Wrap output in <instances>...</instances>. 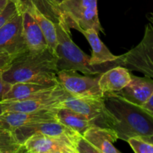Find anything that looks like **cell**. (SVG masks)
<instances>
[{
	"instance_id": "6da1fadb",
	"label": "cell",
	"mask_w": 153,
	"mask_h": 153,
	"mask_svg": "<svg viewBox=\"0 0 153 153\" xmlns=\"http://www.w3.org/2000/svg\"><path fill=\"white\" fill-rule=\"evenodd\" d=\"M57 61L58 57L50 47L39 52L27 50L13 58L1 76L10 85L17 82L57 85Z\"/></svg>"
},
{
	"instance_id": "7a4b0ae2",
	"label": "cell",
	"mask_w": 153,
	"mask_h": 153,
	"mask_svg": "<svg viewBox=\"0 0 153 153\" xmlns=\"http://www.w3.org/2000/svg\"><path fill=\"white\" fill-rule=\"evenodd\" d=\"M105 105L111 116V128L118 139L127 141L131 137H147L153 134V117L141 106L131 102L116 93L105 94Z\"/></svg>"
},
{
	"instance_id": "3957f363",
	"label": "cell",
	"mask_w": 153,
	"mask_h": 153,
	"mask_svg": "<svg viewBox=\"0 0 153 153\" xmlns=\"http://www.w3.org/2000/svg\"><path fill=\"white\" fill-rule=\"evenodd\" d=\"M56 28L57 46L55 54L58 57L57 69L60 70H76L86 76L100 75L109 69L123 65V55L117 59L100 64H91V56L85 54L70 37V30L64 18L55 22Z\"/></svg>"
},
{
	"instance_id": "277c9868",
	"label": "cell",
	"mask_w": 153,
	"mask_h": 153,
	"mask_svg": "<svg viewBox=\"0 0 153 153\" xmlns=\"http://www.w3.org/2000/svg\"><path fill=\"white\" fill-rule=\"evenodd\" d=\"M58 8L70 28L80 32L94 28L98 33H105L99 19L97 0H64Z\"/></svg>"
},
{
	"instance_id": "5b68a950",
	"label": "cell",
	"mask_w": 153,
	"mask_h": 153,
	"mask_svg": "<svg viewBox=\"0 0 153 153\" xmlns=\"http://www.w3.org/2000/svg\"><path fill=\"white\" fill-rule=\"evenodd\" d=\"M123 67L153 79V25L146 24L141 41L123 55Z\"/></svg>"
},
{
	"instance_id": "8992f818",
	"label": "cell",
	"mask_w": 153,
	"mask_h": 153,
	"mask_svg": "<svg viewBox=\"0 0 153 153\" xmlns=\"http://www.w3.org/2000/svg\"><path fill=\"white\" fill-rule=\"evenodd\" d=\"M70 96L58 82L49 89L23 101L2 102L5 111H37L61 106Z\"/></svg>"
},
{
	"instance_id": "52a82bcc",
	"label": "cell",
	"mask_w": 153,
	"mask_h": 153,
	"mask_svg": "<svg viewBox=\"0 0 153 153\" xmlns=\"http://www.w3.org/2000/svg\"><path fill=\"white\" fill-rule=\"evenodd\" d=\"M100 76H81L76 70H60L57 78L60 85L72 97L76 98H102L104 94L98 85Z\"/></svg>"
},
{
	"instance_id": "ba28073f",
	"label": "cell",
	"mask_w": 153,
	"mask_h": 153,
	"mask_svg": "<svg viewBox=\"0 0 153 153\" xmlns=\"http://www.w3.org/2000/svg\"><path fill=\"white\" fill-rule=\"evenodd\" d=\"M117 133L105 127H90L82 134L77 144L78 153H120L113 143L117 140Z\"/></svg>"
},
{
	"instance_id": "9c48e42d",
	"label": "cell",
	"mask_w": 153,
	"mask_h": 153,
	"mask_svg": "<svg viewBox=\"0 0 153 153\" xmlns=\"http://www.w3.org/2000/svg\"><path fill=\"white\" fill-rule=\"evenodd\" d=\"M61 106L68 108L91 120L97 126L111 128L112 117L105 105L102 98H76L71 95L62 103Z\"/></svg>"
},
{
	"instance_id": "30bf717a",
	"label": "cell",
	"mask_w": 153,
	"mask_h": 153,
	"mask_svg": "<svg viewBox=\"0 0 153 153\" xmlns=\"http://www.w3.org/2000/svg\"><path fill=\"white\" fill-rule=\"evenodd\" d=\"M79 140L35 133L25 140L23 146L25 153H78Z\"/></svg>"
},
{
	"instance_id": "8fae6325",
	"label": "cell",
	"mask_w": 153,
	"mask_h": 153,
	"mask_svg": "<svg viewBox=\"0 0 153 153\" xmlns=\"http://www.w3.org/2000/svg\"><path fill=\"white\" fill-rule=\"evenodd\" d=\"M27 50L22 33V15L19 10L16 15L0 28V53H8L16 56Z\"/></svg>"
},
{
	"instance_id": "7c38bea8",
	"label": "cell",
	"mask_w": 153,
	"mask_h": 153,
	"mask_svg": "<svg viewBox=\"0 0 153 153\" xmlns=\"http://www.w3.org/2000/svg\"><path fill=\"white\" fill-rule=\"evenodd\" d=\"M58 108L37 111H5L0 115V129L13 131L23 126L58 121L56 117Z\"/></svg>"
},
{
	"instance_id": "4fadbf2b",
	"label": "cell",
	"mask_w": 153,
	"mask_h": 153,
	"mask_svg": "<svg viewBox=\"0 0 153 153\" xmlns=\"http://www.w3.org/2000/svg\"><path fill=\"white\" fill-rule=\"evenodd\" d=\"M11 131L16 141L22 146H23V143L28 137L35 133L53 137H67L76 140H79L82 136L79 132L66 126L59 121H50L23 126Z\"/></svg>"
},
{
	"instance_id": "5bb4252c",
	"label": "cell",
	"mask_w": 153,
	"mask_h": 153,
	"mask_svg": "<svg viewBox=\"0 0 153 153\" xmlns=\"http://www.w3.org/2000/svg\"><path fill=\"white\" fill-rule=\"evenodd\" d=\"M116 94L131 102L142 106L153 94V79L131 75L129 83Z\"/></svg>"
},
{
	"instance_id": "9a60e30c",
	"label": "cell",
	"mask_w": 153,
	"mask_h": 153,
	"mask_svg": "<svg viewBox=\"0 0 153 153\" xmlns=\"http://www.w3.org/2000/svg\"><path fill=\"white\" fill-rule=\"evenodd\" d=\"M22 15V33L28 51L39 52L49 47L43 31L29 12L17 4Z\"/></svg>"
},
{
	"instance_id": "2e32d148",
	"label": "cell",
	"mask_w": 153,
	"mask_h": 153,
	"mask_svg": "<svg viewBox=\"0 0 153 153\" xmlns=\"http://www.w3.org/2000/svg\"><path fill=\"white\" fill-rule=\"evenodd\" d=\"M16 4L29 12L43 31L49 47L55 52L58 46V40L55 22L38 8L32 0H17Z\"/></svg>"
},
{
	"instance_id": "e0dca14e",
	"label": "cell",
	"mask_w": 153,
	"mask_h": 153,
	"mask_svg": "<svg viewBox=\"0 0 153 153\" xmlns=\"http://www.w3.org/2000/svg\"><path fill=\"white\" fill-rule=\"evenodd\" d=\"M129 70L123 66H117L100 75L98 85L104 94L117 93L131 80Z\"/></svg>"
},
{
	"instance_id": "ac0fdd59",
	"label": "cell",
	"mask_w": 153,
	"mask_h": 153,
	"mask_svg": "<svg viewBox=\"0 0 153 153\" xmlns=\"http://www.w3.org/2000/svg\"><path fill=\"white\" fill-rule=\"evenodd\" d=\"M55 85H56L35 82H17L11 85L1 102L23 101L52 88Z\"/></svg>"
},
{
	"instance_id": "d6986e66",
	"label": "cell",
	"mask_w": 153,
	"mask_h": 153,
	"mask_svg": "<svg viewBox=\"0 0 153 153\" xmlns=\"http://www.w3.org/2000/svg\"><path fill=\"white\" fill-rule=\"evenodd\" d=\"M81 33L83 34L92 48V55L90 59L91 64H100L109 62L117 59L120 57L113 55L109 51L107 46L100 40L98 35L99 33L95 29L88 28L82 30Z\"/></svg>"
},
{
	"instance_id": "ffe728a7",
	"label": "cell",
	"mask_w": 153,
	"mask_h": 153,
	"mask_svg": "<svg viewBox=\"0 0 153 153\" xmlns=\"http://www.w3.org/2000/svg\"><path fill=\"white\" fill-rule=\"evenodd\" d=\"M56 117L61 123L81 134H83L90 127L97 126L94 121L64 106L58 108Z\"/></svg>"
},
{
	"instance_id": "44dd1931",
	"label": "cell",
	"mask_w": 153,
	"mask_h": 153,
	"mask_svg": "<svg viewBox=\"0 0 153 153\" xmlns=\"http://www.w3.org/2000/svg\"><path fill=\"white\" fill-rule=\"evenodd\" d=\"M0 153H25V148L13 137L11 131L0 129Z\"/></svg>"
},
{
	"instance_id": "7402d4cb",
	"label": "cell",
	"mask_w": 153,
	"mask_h": 153,
	"mask_svg": "<svg viewBox=\"0 0 153 153\" xmlns=\"http://www.w3.org/2000/svg\"><path fill=\"white\" fill-rule=\"evenodd\" d=\"M126 142H128L134 152L153 153V144L146 141L141 137H131Z\"/></svg>"
},
{
	"instance_id": "603a6c76",
	"label": "cell",
	"mask_w": 153,
	"mask_h": 153,
	"mask_svg": "<svg viewBox=\"0 0 153 153\" xmlns=\"http://www.w3.org/2000/svg\"><path fill=\"white\" fill-rule=\"evenodd\" d=\"M18 11H19V9H18L16 3L10 0L4 10L0 13V28L7 21L10 20L14 15H16Z\"/></svg>"
},
{
	"instance_id": "cb8c5ba5",
	"label": "cell",
	"mask_w": 153,
	"mask_h": 153,
	"mask_svg": "<svg viewBox=\"0 0 153 153\" xmlns=\"http://www.w3.org/2000/svg\"><path fill=\"white\" fill-rule=\"evenodd\" d=\"M14 57V55L8 53H0V70H5Z\"/></svg>"
},
{
	"instance_id": "d4e9b609",
	"label": "cell",
	"mask_w": 153,
	"mask_h": 153,
	"mask_svg": "<svg viewBox=\"0 0 153 153\" xmlns=\"http://www.w3.org/2000/svg\"><path fill=\"white\" fill-rule=\"evenodd\" d=\"M3 70H0V102H1L5 96L6 93L9 91L11 85L4 82L1 76V73Z\"/></svg>"
},
{
	"instance_id": "484cf974",
	"label": "cell",
	"mask_w": 153,
	"mask_h": 153,
	"mask_svg": "<svg viewBox=\"0 0 153 153\" xmlns=\"http://www.w3.org/2000/svg\"><path fill=\"white\" fill-rule=\"evenodd\" d=\"M147 113L153 117V94H152L149 100L141 106Z\"/></svg>"
},
{
	"instance_id": "4316f807",
	"label": "cell",
	"mask_w": 153,
	"mask_h": 153,
	"mask_svg": "<svg viewBox=\"0 0 153 153\" xmlns=\"http://www.w3.org/2000/svg\"><path fill=\"white\" fill-rule=\"evenodd\" d=\"M10 0H0V13L2 11Z\"/></svg>"
},
{
	"instance_id": "83f0119b",
	"label": "cell",
	"mask_w": 153,
	"mask_h": 153,
	"mask_svg": "<svg viewBox=\"0 0 153 153\" xmlns=\"http://www.w3.org/2000/svg\"><path fill=\"white\" fill-rule=\"evenodd\" d=\"M146 18H147V19L149 20V22L153 25V12L148 13L147 14H146Z\"/></svg>"
},
{
	"instance_id": "f1b7e54d",
	"label": "cell",
	"mask_w": 153,
	"mask_h": 153,
	"mask_svg": "<svg viewBox=\"0 0 153 153\" xmlns=\"http://www.w3.org/2000/svg\"><path fill=\"white\" fill-rule=\"evenodd\" d=\"M142 139H143L144 140H146V141L149 142V143H152L153 144V134L152 136H149V137H141Z\"/></svg>"
},
{
	"instance_id": "f546056e",
	"label": "cell",
	"mask_w": 153,
	"mask_h": 153,
	"mask_svg": "<svg viewBox=\"0 0 153 153\" xmlns=\"http://www.w3.org/2000/svg\"><path fill=\"white\" fill-rule=\"evenodd\" d=\"M5 111V108H4V104L2 102H0V115Z\"/></svg>"
},
{
	"instance_id": "4dcf8cb0",
	"label": "cell",
	"mask_w": 153,
	"mask_h": 153,
	"mask_svg": "<svg viewBox=\"0 0 153 153\" xmlns=\"http://www.w3.org/2000/svg\"><path fill=\"white\" fill-rule=\"evenodd\" d=\"M51 1H52V2H53L54 4H57V5H59L60 4H61V2H63V1H64V0H50Z\"/></svg>"
},
{
	"instance_id": "1f68e13d",
	"label": "cell",
	"mask_w": 153,
	"mask_h": 153,
	"mask_svg": "<svg viewBox=\"0 0 153 153\" xmlns=\"http://www.w3.org/2000/svg\"><path fill=\"white\" fill-rule=\"evenodd\" d=\"M11 1H14V2H16V1H17V0H11Z\"/></svg>"
}]
</instances>
